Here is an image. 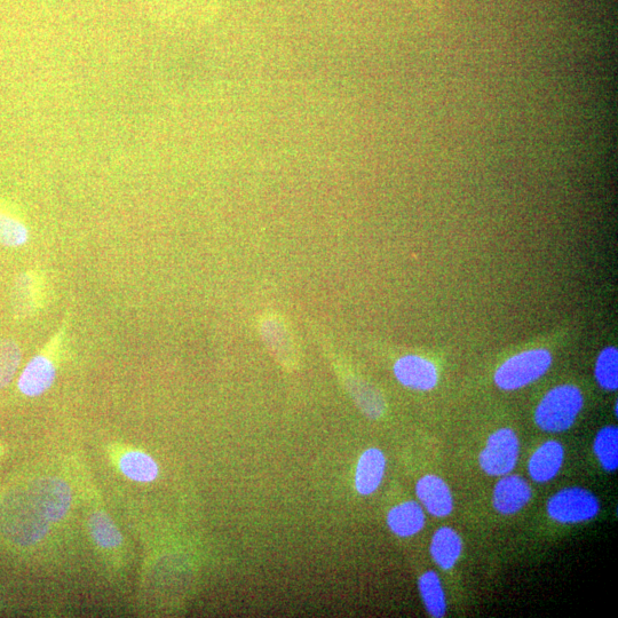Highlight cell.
I'll return each instance as SVG.
<instances>
[{
    "label": "cell",
    "mask_w": 618,
    "mask_h": 618,
    "mask_svg": "<svg viewBox=\"0 0 618 618\" xmlns=\"http://www.w3.org/2000/svg\"><path fill=\"white\" fill-rule=\"evenodd\" d=\"M552 354L533 348L511 356L495 372V384L503 391H518L541 379L552 366Z\"/></svg>",
    "instance_id": "277c9868"
},
{
    "label": "cell",
    "mask_w": 618,
    "mask_h": 618,
    "mask_svg": "<svg viewBox=\"0 0 618 618\" xmlns=\"http://www.w3.org/2000/svg\"><path fill=\"white\" fill-rule=\"evenodd\" d=\"M22 359L19 344L12 339L0 340V391L12 383Z\"/></svg>",
    "instance_id": "cb8c5ba5"
},
{
    "label": "cell",
    "mask_w": 618,
    "mask_h": 618,
    "mask_svg": "<svg viewBox=\"0 0 618 618\" xmlns=\"http://www.w3.org/2000/svg\"><path fill=\"white\" fill-rule=\"evenodd\" d=\"M520 455V441L512 429H501L487 440L479 456L481 469L490 477H504L517 466Z\"/></svg>",
    "instance_id": "8992f818"
},
{
    "label": "cell",
    "mask_w": 618,
    "mask_h": 618,
    "mask_svg": "<svg viewBox=\"0 0 618 618\" xmlns=\"http://www.w3.org/2000/svg\"><path fill=\"white\" fill-rule=\"evenodd\" d=\"M46 277L38 269H29L15 280L12 308L15 319L27 320L42 311L47 298Z\"/></svg>",
    "instance_id": "52a82bcc"
},
{
    "label": "cell",
    "mask_w": 618,
    "mask_h": 618,
    "mask_svg": "<svg viewBox=\"0 0 618 618\" xmlns=\"http://www.w3.org/2000/svg\"><path fill=\"white\" fill-rule=\"evenodd\" d=\"M29 227L20 213L11 205L0 201V245L21 248L29 241Z\"/></svg>",
    "instance_id": "e0dca14e"
},
{
    "label": "cell",
    "mask_w": 618,
    "mask_h": 618,
    "mask_svg": "<svg viewBox=\"0 0 618 618\" xmlns=\"http://www.w3.org/2000/svg\"><path fill=\"white\" fill-rule=\"evenodd\" d=\"M70 315L62 322L61 328L45 345L41 353L31 359L18 380L23 395L36 398L49 391L57 378V354L65 343Z\"/></svg>",
    "instance_id": "3957f363"
},
{
    "label": "cell",
    "mask_w": 618,
    "mask_h": 618,
    "mask_svg": "<svg viewBox=\"0 0 618 618\" xmlns=\"http://www.w3.org/2000/svg\"><path fill=\"white\" fill-rule=\"evenodd\" d=\"M424 606L432 617L442 618L447 613V599L445 590L437 573L426 572L418 581Z\"/></svg>",
    "instance_id": "ac0fdd59"
},
{
    "label": "cell",
    "mask_w": 618,
    "mask_h": 618,
    "mask_svg": "<svg viewBox=\"0 0 618 618\" xmlns=\"http://www.w3.org/2000/svg\"><path fill=\"white\" fill-rule=\"evenodd\" d=\"M29 495L38 511L49 522H59L65 518L73 499L68 483L58 478L37 481Z\"/></svg>",
    "instance_id": "ba28073f"
},
{
    "label": "cell",
    "mask_w": 618,
    "mask_h": 618,
    "mask_svg": "<svg viewBox=\"0 0 618 618\" xmlns=\"http://www.w3.org/2000/svg\"><path fill=\"white\" fill-rule=\"evenodd\" d=\"M348 390H350L354 401L364 414L370 418H378L383 415L385 409L384 400L374 387L361 382V380L353 379L348 382Z\"/></svg>",
    "instance_id": "7402d4cb"
},
{
    "label": "cell",
    "mask_w": 618,
    "mask_h": 618,
    "mask_svg": "<svg viewBox=\"0 0 618 618\" xmlns=\"http://www.w3.org/2000/svg\"><path fill=\"white\" fill-rule=\"evenodd\" d=\"M386 472V457L382 450L369 448L363 451L356 465L354 485L361 496L376 493L382 485Z\"/></svg>",
    "instance_id": "7c38bea8"
},
{
    "label": "cell",
    "mask_w": 618,
    "mask_h": 618,
    "mask_svg": "<svg viewBox=\"0 0 618 618\" xmlns=\"http://www.w3.org/2000/svg\"><path fill=\"white\" fill-rule=\"evenodd\" d=\"M89 527L94 542L102 549H116L123 542L120 530L105 513L95 512L90 519Z\"/></svg>",
    "instance_id": "603a6c76"
},
{
    "label": "cell",
    "mask_w": 618,
    "mask_h": 618,
    "mask_svg": "<svg viewBox=\"0 0 618 618\" xmlns=\"http://www.w3.org/2000/svg\"><path fill=\"white\" fill-rule=\"evenodd\" d=\"M4 454H5V448L3 446H0V457H3Z\"/></svg>",
    "instance_id": "d4e9b609"
},
{
    "label": "cell",
    "mask_w": 618,
    "mask_h": 618,
    "mask_svg": "<svg viewBox=\"0 0 618 618\" xmlns=\"http://www.w3.org/2000/svg\"><path fill=\"white\" fill-rule=\"evenodd\" d=\"M393 371L398 382L410 390L432 391L439 383L437 366L424 356H402L395 362Z\"/></svg>",
    "instance_id": "9c48e42d"
},
{
    "label": "cell",
    "mask_w": 618,
    "mask_h": 618,
    "mask_svg": "<svg viewBox=\"0 0 618 618\" xmlns=\"http://www.w3.org/2000/svg\"><path fill=\"white\" fill-rule=\"evenodd\" d=\"M463 542L453 528L441 527L433 535L430 552L440 568L449 570L454 568L462 556Z\"/></svg>",
    "instance_id": "2e32d148"
},
{
    "label": "cell",
    "mask_w": 618,
    "mask_h": 618,
    "mask_svg": "<svg viewBox=\"0 0 618 618\" xmlns=\"http://www.w3.org/2000/svg\"><path fill=\"white\" fill-rule=\"evenodd\" d=\"M416 495L419 502L433 517H449L454 510V498L450 488L438 475L427 474L418 480Z\"/></svg>",
    "instance_id": "8fae6325"
},
{
    "label": "cell",
    "mask_w": 618,
    "mask_h": 618,
    "mask_svg": "<svg viewBox=\"0 0 618 618\" xmlns=\"http://www.w3.org/2000/svg\"><path fill=\"white\" fill-rule=\"evenodd\" d=\"M594 455L607 472L618 469V429L616 426H606L597 433L593 442Z\"/></svg>",
    "instance_id": "ffe728a7"
},
{
    "label": "cell",
    "mask_w": 618,
    "mask_h": 618,
    "mask_svg": "<svg viewBox=\"0 0 618 618\" xmlns=\"http://www.w3.org/2000/svg\"><path fill=\"white\" fill-rule=\"evenodd\" d=\"M594 378L602 390L617 391L618 388V350L614 346L604 348L598 355L594 366Z\"/></svg>",
    "instance_id": "44dd1931"
},
{
    "label": "cell",
    "mask_w": 618,
    "mask_h": 618,
    "mask_svg": "<svg viewBox=\"0 0 618 618\" xmlns=\"http://www.w3.org/2000/svg\"><path fill=\"white\" fill-rule=\"evenodd\" d=\"M425 512L421 504L404 502L393 507L387 514V526L399 537L408 538L422 532L425 527Z\"/></svg>",
    "instance_id": "5bb4252c"
},
{
    "label": "cell",
    "mask_w": 618,
    "mask_h": 618,
    "mask_svg": "<svg viewBox=\"0 0 618 618\" xmlns=\"http://www.w3.org/2000/svg\"><path fill=\"white\" fill-rule=\"evenodd\" d=\"M0 526L7 538L20 545H31L46 535L47 521L30 495L7 498L0 510Z\"/></svg>",
    "instance_id": "7a4b0ae2"
},
{
    "label": "cell",
    "mask_w": 618,
    "mask_h": 618,
    "mask_svg": "<svg viewBox=\"0 0 618 618\" xmlns=\"http://www.w3.org/2000/svg\"><path fill=\"white\" fill-rule=\"evenodd\" d=\"M549 517L564 525L582 524L597 517L600 504L596 495L581 487L565 488L553 495L546 506Z\"/></svg>",
    "instance_id": "5b68a950"
},
{
    "label": "cell",
    "mask_w": 618,
    "mask_h": 618,
    "mask_svg": "<svg viewBox=\"0 0 618 618\" xmlns=\"http://www.w3.org/2000/svg\"><path fill=\"white\" fill-rule=\"evenodd\" d=\"M533 490L519 475L507 474L497 482L494 489V509L503 515H513L532 501Z\"/></svg>",
    "instance_id": "30bf717a"
},
{
    "label": "cell",
    "mask_w": 618,
    "mask_h": 618,
    "mask_svg": "<svg viewBox=\"0 0 618 618\" xmlns=\"http://www.w3.org/2000/svg\"><path fill=\"white\" fill-rule=\"evenodd\" d=\"M120 469L126 478L137 482H152L158 477V465L141 451H129L120 459Z\"/></svg>",
    "instance_id": "d6986e66"
},
{
    "label": "cell",
    "mask_w": 618,
    "mask_h": 618,
    "mask_svg": "<svg viewBox=\"0 0 618 618\" xmlns=\"http://www.w3.org/2000/svg\"><path fill=\"white\" fill-rule=\"evenodd\" d=\"M615 416L617 417V403L615 404Z\"/></svg>",
    "instance_id": "484cf974"
},
{
    "label": "cell",
    "mask_w": 618,
    "mask_h": 618,
    "mask_svg": "<svg viewBox=\"0 0 618 618\" xmlns=\"http://www.w3.org/2000/svg\"><path fill=\"white\" fill-rule=\"evenodd\" d=\"M583 407L584 396L580 388L572 384L558 385L538 403L535 423L544 432H566L572 429Z\"/></svg>",
    "instance_id": "6da1fadb"
},
{
    "label": "cell",
    "mask_w": 618,
    "mask_h": 618,
    "mask_svg": "<svg viewBox=\"0 0 618 618\" xmlns=\"http://www.w3.org/2000/svg\"><path fill=\"white\" fill-rule=\"evenodd\" d=\"M260 334L274 355L282 361H291L296 354L295 340L287 324L275 316L265 318L260 324Z\"/></svg>",
    "instance_id": "9a60e30c"
},
{
    "label": "cell",
    "mask_w": 618,
    "mask_h": 618,
    "mask_svg": "<svg viewBox=\"0 0 618 618\" xmlns=\"http://www.w3.org/2000/svg\"><path fill=\"white\" fill-rule=\"evenodd\" d=\"M565 461V449L558 441L550 440L538 447L528 462V473L537 483L557 477Z\"/></svg>",
    "instance_id": "4fadbf2b"
}]
</instances>
